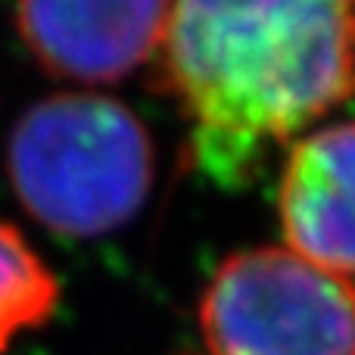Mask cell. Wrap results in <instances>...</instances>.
<instances>
[{
  "instance_id": "cell-5",
  "label": "cell",
  "mask_w": 355,
  "mask_h": 355,
  "mask_svg": "<svg viewBox=\"0 0 355 355\" xmlns=\"http://www.w3.org/2000/svg\"><path fill=\"white\" fill-rule=\"evenodd\" d=\"M287 250L324 271L355 275V122L300 137L277 181Z\"/></svg>"
},
{
  "instance_id": "cell-1",
  "label": "cell",
  "mask_w": 355,
  "mask_h": 355,
  "mask_svg": "<svg viewBox=\"0 0 355 355\" xmlns=\"http://www.w3.org/2000/svg\"><path fill=\"white\" fill-rule=\"evenodd\" d=\"M156 62L196 166L246 184L355 94V0H172Z\"/></svg>"
},
{
  "instance_id": "cell-2",
  "label": "cell",
  "mask_w": 355,
  "mask_h": 355,
  "mask_svg": "<svg viewBox=\"0 0 355 355\" xmlns=\"http://www.w3.org/2000/svg\"><path fill=\"white\" fill-rule=\"evenodd\" d=\"M6 175L47 231L94 240L144 209L156 178L147 125L116 97L66 91L31 103L6 141Z\"/></svg>"
},
{
  "instance_id": "cell-4",
  "label": "cell",
  "mask_w": 355,
  "mask_h": 355,
  "mask_svg": "<svg viewBox=\"0 0 355 355\" xmlns=\"http://www.w3.org/2000/svg\"><path fill=\"white\" fill-rule=\"evenodd\" d=\"M172 0H16V28L47 75L112 85L153 60Z\"/></svg>"
},
{
  "instance_id": "cell-3",
  "label": "cell",
  "mask_w": 355,
  "mask_h": 355,
  "mask_svg": "<svg viewBox=\"0 0 355 355\" xmlns=\"http://www.w3.org/2000/svg\"><path fill=\"white\" fill-rule=\"evenodd\" d=\"M209 355H355V284L281 246L227 256L200 300Z\"/></svg>"
},
{
  "instance_id": "cell-6",
  "label": "cell",
  "mask_w": 355,
  "mask_h": 355,
  "mask_svg": "<svg viewBox=\"0 0 355 355\" xmlns=\"http://www.w3.org/2000/svg\"><path fill=\"white\" fill-rule=\"evenodd\" d=\"M60 284L12 225L0 221V355L25 331L47 324Z\"/></svg>"
}]
</instances>
